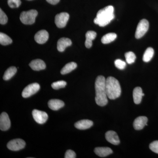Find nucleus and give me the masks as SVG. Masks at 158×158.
I'll list each match as a JSON object with an SVG mask.
<instances>
[{
    "instance_id": "f257e3e1",
    "label": "nucleus",
    "mask_w": 158,
    "mask_h": 158,
    "mask_svg": "<svg viewBox=\"0 0 158 158\" xmlns=\"http://www.w3.org/2000/svg\"><path fill=\"white\" fill-rule=\"evenodd\" d=\"M96 96L95 102L100 106H104L108 103V96L106 90V79L103 76H99L95 82Z\"/></svg>"
},
{
    "instance_id": "f03ea898",
    "label": "nucleus",
    "mask_w": 158,
    "mask_h": 158,
    "mask_svg": "<svg viewBox=\"0 0 158 158\" xmlns=\"http://www.w3.org/2000/svg\"><path fill=\"white\" fill-rule=\"evenodd\" d=\"M115 17L114 8L113 6H109L101 9L98 12L94 22L100 27H104L110 23Z\"/></svg>"
},
{
    "instance_id": "7ed1b4c3",
    "label": "nucleus",
    "mask_w": 158,
    "mask_h": 158,
    "mask_svg": "<svg viewBox=\"0 0 158 158\" xmlns=\"http://www.w3.org/2000/svg\"><path fill=\"white\" fill-rule=\"evenodd\" d=\"M106 90L108 98L110 99H116L121 95L120 84L118 80L113 77H109L106 79Z\"/></svg>"
},
{
    "instance_id": "20e7f679",
    "label": "nucleus",
    "mask_w": 158,
    "mask_h": 158,
    "mask_svg": "<svg viewBox=\"0 0 158 158\" xmlns=\"http://www.w3.org/2000/svg\"><path fill=\"white\" fill-rule=\"evenodd\" d=\"M38 12L36 10H29L28 11H23L20 15V19L23 23L26 25H31L35 21Z\"/></svg>"
},
{
    "instance_id": "39448f33",
    "label": "nucleus",
    "mask_w": 158,
    "mask_h": 158,
    "mask_svg": "<svg viewBox=\"0 0 158 158\" xmlns=\"http://www.w3.org/2000/svg\"><path fill=\"white\" fill-rule=\"evenodd\" d=\"M149 28V23L147 20L143 19L141 20L139 23H138V25L137 26V29L135 34V37L137 39H140L144 34H146V32L148 31Z\"/></svg>"
},
{
    "instance_id": "423d86ee",
    "label": "nucleus",
    "mask_w": 158,
    "mask_h": 158,
    "mask_svg": "<svg viewBox=\"0 0 158 158\" xmlns=\"http://www.w3.org/2000/svg\"><path fill=\"white\" fill-rule=\"evenodd\" d=\"M40 89V86L38 83L30 84L27 86L23 90L22 95L24 98L30 97L37 93Z\"/></svg>"
},
{
    "instance_id": "0eeeda50",
    "label": "nucleus",
    "mask_w": 158,
    "mask_h": 158,
    "mask_svg": "<svg viewBox=\"0 0 158 158\" xmlns=\"http://www.w3.org/2000/svg\"><path fill=\"white\" fill-rule=\"evenodd\" d=\"M69 15L67 12H62L56 15L55 23L59 28H62L65 27L69 19Z\"/></svg>"
},
{
    "instance_id": "6e6552de",
    "label": "nucleus",
    "mask_w": 158,
    "mask_h": 158,
    "mask_svg": "<svg viewBox=\"0 0 158 158\" xmlns=\"http://www.w3.org/2000/svg\"><path fill=\"white\" fill-rule=\"evenodd\" d=\"M26 145L25 141L21 139H15L8 142L7 146L8 149L13 151L22 149Z\"/></svg>"
},
{
    "instance_id": "1a4fd4ad",
    "label": "nucleus",
    "mask_w": 158,
    "mask_h": 158,
    "mask_svg": "<svg viewBox=\"0 0 158 158\" xmlns=\"http://www.w3.org/2000/svg\"><path fill=\"white\" fill-rule=\"evenodd\" d=\"M32 115L35 121L38 124H44L48 119L47 113L43 111L34 110L32 111Z\"/></svg>"
},
{
    "instance_id": "9d476101",
    "label": "nucleus",
    "mask_w": 158,
    "mask_h": 158,
    "mask_svg": "<svg viewBox=\"0 0 158 158\" xmlns=\"http://www.w3.org/2000/svg\"><path fill=\"white\" fill-rule=\"evenodd\" d=\"M11 126V122L8 114L3 112L0 116V129L2 131L9 130Z\"/></svg>"
},
{
    "instance_id": "9b49d317",
    "label": "nucleus",
    "mask_w": 158,
    "mask_h": 158,
    "mask_svg": "<svg viewBox=\"0 0 158 158\" xmlns=\"http://www.w3.org/2000/svg\"><path fill=\"white\" fill-rule=\"evenodd\" d=\"M48 32L45 30H43L36 33L34 36V39L37 43L43 44L48 40Z\"/></svg>"
},
{
    "instance_id": "f8f14e48",
    "label": "nucleus",
    "mask_w": 158,
    "mask_h": 158,
    "mask_svg": "<svg viewBox=\"0 0 158 158\" xmlns=\"http://www.w3.org/2000/svg\"><path fill=\"white\" fill-rule=\"evenodd\" d=\"M105 137L108 142L114 145H118L120 143L117 133L114 131H108L106 133Z\"/></svg>"
},
{
    "instance_id": "ddd939ff",
    "label": "nucleus",
    "mask_w": 158,
    "mask_h": 158,
    "mask_svg": "<svg viewBox=\"0 0 158 158\" xmlns=\"http://www.w3.org/2000/svg\"><path fill=\"white\" fill-rule=\"evenodd\" d=\"M147 122V117L145 116H139L135 119L133 123V126L136 130H142L145 125H148Z\"/></svg>"
},
{
    "instance_id": "4468645a",
    "label": "nucleus",
    "mask_w": 158,
    "mask_h": 158,
    "mask_svg": "<svg viewBox=\"0 0 158 158\" xmlns=\"http://www.w3.org/2000/svg\"><path fill=\"white\" fill-rule=\"evenodd\" d=\"M72 44V41L70 39L65 37H62L57 42V49L60 52H63L65 48L70 46Z\"/></svg>"
},
{
    "instance_id": "2eb2a0df",
    "label": "nucleus",
    "mask_w": 158,
    "mask_h": 158,
    "mask_svg": "<svg viewBox=\"0 0 158 158\" xmlns=\"http://www.w3.org/2000/svg\"><path fill=\"white\" fill-rule=\"evenodd\" d=\"M30 67L34 71H40L45 69L46 64L45 62L41 59H37L31 61L29 64Z\"/></svg>"
},
{
    "instance_id": "dca6fc26",
    "label": "nucleus",
    "mask_w": 158,
    "mask_h": 158,
    "mask_svg": "<svg viewBox=\"0 0 158 158\" xmlns=\"http://www.w3.org/2000/svg\"><path fill=\"white\" fill-rule=\"evenodd\" d=\"M93 122L88 119H83L75 123V127L79 130H86L90 128L93 126Z\"/></svg>"
},
{
    "instance_id": "f3484780",
    "label": "nucleus",
    "mask_w": 158,
    "mask_h": 158,
    "mask_svg": "<svg viewBox=\"0 0 158 158\" xmlns=\"http://www.w3.org/2000/svg\"><path fill=\"white\" fill-rule=\"evenodd\" d=\"M94 152L99 156L104 157L113 153V152L109 147H97L94 148Z\"/></svg>"
},
{
    "instance_id": "a211bd4d",
    "label": "nucleus",
    "mask_w": 158,
    "mask_h": 158,
    "mask_svg": "<svg viewBox=\"0 0 158 158\" xmlns=\"http://www.w3.org/2000/svg\"><path fill=\"white\" fill-rule=\"evenodd\" d=\"M144 95L140 87H136L133 90V96L134 102L136 104H139L142 100V97Z\"/></svg>"
},
{
    "instance_id": "6ab92c4d",
    "label": "nucleus",
    "mask_w": 158,
    "mask_h": 158,
    "mask_svg": "<svg viewBox=\"0 0 158 158\" xmlns=\"http://www.w3.org/2000/svg\"><path fill=\"white\" fill-rule=\"evenodd\" d=\"M48 106L51 110L56 111L63 107L65 106V103L60 100L52 99L48 102Z\"/></svg>"
},
{
    "instance_id": "aec40b11",
    "label": "nucleus",
    "mask_w": 158,
    "mask_h": 158,
    "mask_svg": "<svg viewBox=\"0 0 158 158\" xmlns=\"http://www.w3.org/2000/svg\"><path fill=\"white\" fill-rule=\"evenodd\" d=\"M96 33L94 31H89L86 33L85 45L87 48H89L91 47L92 40L96 38Z\"/></svg>"
},
{
    "instance_id": "412c9836",
    "label": "nucleus",
    "mask_w": 158,
    "mask_h": 158,
    "mask_svg": "<svg viewBox=\"0 0 158 158\" xmlns=\"http://www.w3.org/2000/svg\"><path fill=\"white\" fill-rule=\"evenodd\" d=\"M77 67V64L74 62H70L67 63L63 67L61 70L62 75L66 74L72 71Z\"/></svg>"
},
{
    "instance_id": "4be33fe9",
    "label": "nucleus",
    "mask_w": 158,
    "mask_h": 158,
    "mask_svg": "<svg viewBox=\"0 0 158 158\" xmlns=\"http://www.w3.org/2000/svg\"><path fill=\"white\" fill-rule=\"evenodd\" d=\"M17 72V68L15 66H11L8 68L5 72L3 78L5 81H8Z\"/></svg>"
},
{
    "instance_id": "5701e85b",
    "label": "nucleus",
    "mask_w": 158,
    "mask_h": 158,
    "mask_svg": "<svg viewBox=\"0 0 158 158\" xmlns=\"http://www.w3.org/2000/svg\"><path fill=\"white\" fill-rule=\"evenodd\" d=\"M117 37V35L114 33H110L106 34L102 37L101 41L104 44H107L113 42Z\"/></svg>"
},
{
    "instance_id": "b1692460",
    "label": "nucleus",
    "mask_w": 158,
    "mask_h": 158,
    "mask_svg": "<svg viewBox=\"0 0 158 158\" xmlns=\"http://www.w3.org/2000/svg\"><path fill=\"white\" fill-rule=\"evenodd\" d=\"M154 54V51L152 48H148L144 52L143 60L144 62H148L151 60Z\"/></svg>"
},
{
    "instance_id": "393cba45",
    "label": "nucleus",
    "mask_w": 158,
    "mask_h": 158,
    "mask_svg": "<svg viewBox=\"0 0 158 158\" xmlns=\"http://www.w3.org/2000/svg\"><path fill=\"white\" fill-rule=\"evenodd\" d=\"M12 42V40L8 35L3 33H0V43L2 45H9Z\"/></svg>"
},
{
    "instance_id": "a878e982",
    "label": "nucleus",
    "mask_w": 158,
    "mask_h": 158,
    "mask_svg": "<svg viewBox=\"0 0 158 158\" xmlns=\"http://www.w3.org/2000/svg\"><path fill=\"white\" fill-rule=\"evenodd\" d=\"M126 62L128 64H131L135 61L136 57L135 55L133 52H129L125 54Z\"/></svg>"
},
{
    "instance_id": "bb28decb",
    "label": "nucleus",
    "mask_w": 158,
    "mask_h": 158,
    "mask_svg": "<svg viewBox=\"0 0 158 158\" xmlns=\"http://www.w3.org/2000/svg\"><path fill=\"white\" fill-rule=\"evenodd\" d=\"M66 84L67 83L65 81H58L53 83L52 84V87L55 90H59L60 88H65Z\"/></svg>"
},
{
    "instance_id": "cd10ccee",
    "label": "nucleus",
    "mask_w": 158,
    "mask_h": 158,
    "mask_svg": "<svg viewBox=\"0 0 158 158\" xmlns=\"http://www.w3.org/2000/svg\"><path fill=\"white\" fill-rule=\"evenodd\" d=\"M8 4L11 8H18L21 4L20 0H8Z\"/></svg>"
},
{
    "instance_id": "c85d7f7f",
    "label": "nucleus",
    "mask_w": 158,
    "mask_h": 158,
    "mask_svg": "<svg viewBox=\"0 0 158 158\" xmlns=\"http://www.w3.org/2000/svg\"><path fill=\"white\" fill-rule=\"evenodd\" d=\"M114 63H115V65L116 68L119 69H121V70L124 69L126 66V63L124 61L120 60V59H116L115 60Z\"/></svg>"
},
{
    "instance_id": "c756f323",
    "label": "nucleus",
    "mask_w": 158,
    "mask_h": 158,
    "mask_svg": "<svg viewBox=\"0 0 158 158\" xmlns=\"http://www.w3.org/2000/svg\"><path fill=\"white\" fill-rule=\"evenodd\" d=\"M8 17L2 9H0V23L2 25L6 24L8 22Z\"/></svg>"
},
{
    "instance_id": "7c9ffc66",
    "label": "nucleus",
    "mask_w": 158,
    "mask_h": 158,
    "mask_svg": "<svg viewBox=\"0 0 158 158\" xmlns=\"http://www.w3.org/2000/svg\"><path fill=\"white\" fill-rule=\"evenodd\" d=\"M150 149L152 152L158 154V141H153L149 145Z\"/></svg>"
},
{
    "instance_id": "2f4dec72",
    "label": "nucleus",
    "mask_w": 158,
    "mask_h": 158,
    "mask_svg": "<svg viewBox=\"0 0 158 158\" xmlns=\"http://www.w3.org/2000/svg\"><path fill=\"white\" fill-rule=\"evenodd\" d=\"M65 158H76V154L72 150H68L65 153Z\"/></svg>"
},
{
    "instance_id": "473e14b6",
    "label": "nucleus",
    "mask_w": 158,
    "mask_h": 158,
    "mask_svg": "<svg viewBox=\"0 0 158 158\" xmlns=\"http://www.w3.org/2000/svg\"><path fill=\"white\" fill-rule=\"evenodd\" d=\"M48 2L52 5H56L58 3L60 2V0H46Z\"/></svg>"
},
{
    "instance_id": "72a5a7b5",
    "label": "nucleus",
    "mask_w": 158,
    "mask_h": 158,
    "mask_svg": "<svg viewBox=\"0 0 158 158\" xmlns=\"http://www.w3.org/2000/svg\"><path fill=\"white\" fill-rule=\"evenodd\" d=\"M28 1H32V0H28Z\"/></svg>"
}]
</instances>
